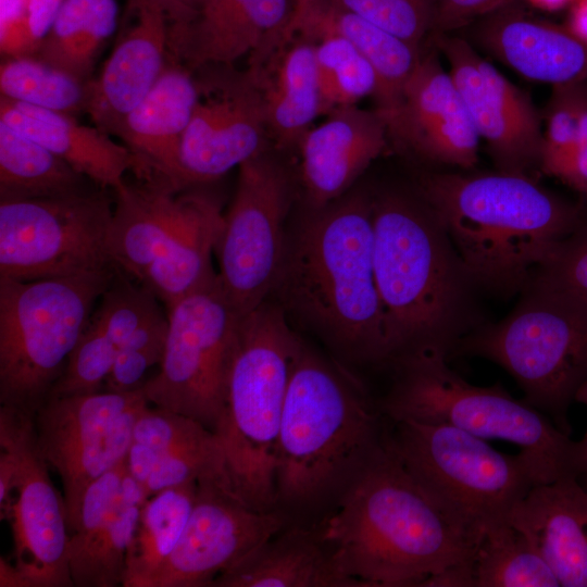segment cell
Wrapping results in <instances>:
<instances>
[{"instance_id":"1","label":"cell","mask_w":587,"mask_h":587,"mask_svg":"<svg viewBox=\"0 0 587 587\" xmlns=\"http://www.w3.org/2000/svg\"><path fill=\"white\" fill-rule=\"evenodd\" d=\"M373 255L386 365L417 354L448 359L486 322L476 298L479 288L416 188L373 195Z\"/></svg>"},{"instance_id":"2","label":"cell","mask_w":587,"mask_h":587,"mask_svg":"<svg viewBox=\"0 0 587 587\" xmlns=\"http://www.w3.org/2000/svg\"><path fill=\"white\" fill-rule=\"evenodd\" d=\"M271 296L288 317L346 359L386 365L385 317L374 271L373 195L349 190L325 207L309 209L287 233Z\"/></svg>"},{"instance_id":"3","label":"cell","mask_w":587,"mask_h":587,"mask_svg":"<svg viewBox=\"0 0 587 587\" xmlns=\"http://www.w3.org/2000/svg\"><path fill=\"white\" fill-rule=\"evenodd\" d=\"M417 191L441 221L479 289L521 294L551 250L587 225V198L572 200L511 173H423Z\"/></svg>"},{"instance_id":"4","label":"cell","mask_w":587,"mask_h":587,"mask_svg":"<svg viewBox=\"0 0 587 587\" xmlns=\"http://www.w3.org/2000/svg\"><path fill=\"white\" fill-rule=\"evenodd\" d=\"M320 525L341 570L364 587L422 586L472 560L479 542L414 482L386 433L335 512Z\"/></svg>"},{"instance_id":"5","label":"cell","mask_w":587,"mask_h":587,"mask_svg":"<svg viewBox=\"0 0 587 587\" xmlns=\"http://www.w3.org/2000/svg\"><path fill=\"white\" fill-rule=\"evenodd\" d=\"M383 417L360 387L302 340L277 438L276 510L338 501L382 445Z\"/></svg>"},{"instance_id":"6","label":"cell","mask_w":587,"mask_h":587,"mask_svg":"<svg viewBox=\"0 0 587 587\" xmlns=\"http://www.w3.org/2000/svg\"><path fill=\"white\" fill-rule=\"evenodd\" d=\"M301 342L285 311L270 298L239 324L214 434L234 494L257 511L276 510L277 438Z\"/></svg>"},{"instance_id":"7","label":"cell","mask_w":587,"mask_h":587,"mask_svg":"<svg viewBox=\"0 0 587 587\" xmlns=\"http://www.w3.org/2000/svg\"><path fill=\"white\" fill-rule=\"evenodd\" d=\"M447 360L440 354H417L391 363L395 376L378 404L384 417L447 424L486 440L513 444L533 464L539 484L579 479L584 469L579 441L500 385L470 384Z\"/></svg>"},{"instance_id":"8","label":"cell","mask_w":587,"mask_h":587,"mask_svg":"<svg viewBox=\"0 0 587 587\" xmlns=\"http://www.w3.org/2000/svg\"><path fill=\"white\" fill-rule=\"evenodd\" d=\"M501 321L464 336L451 355L487 359L504 369L524 400L566 435L571 403L587 380V301L575 292L530 279Z\"/></svg>"},{"instance_id":"9","label":"cell","mask_w":587,"mask_h":587,"mask_svg":"<svg viewBox=\"0 0 587 587\" xmlns=\"http://www.w3.org/2000/svg\"><path fill=\"white\" fill-rule=\"evenodd\" d=\"M116 272L0 277V405L35 416L63 374Z\"/></svg>"},{"instance_id":"10","label":"cell","mask_w":587,"mask_h":587,"mask_svg":"<svg viewBox=\"0 0 587 587\" xmlns=\"http://www.w3.org/2000/svg\"><path fill=\"white\" fill-rule=\"evenodd\" d=\"M386 440L429 499L478 540L539 484L524 453H502L451 425L397 421Z\"/></svg>"},{"instance_id":"11","label":"cell","mask_w":587,"mask_h":587,"mask_svg":"<svg viewBox=\"0 0 587 587\" xmlns=\"http://www.w3.org/2000/svg\"><path fill=\"white\" fill-rule=\"evenodd\" d=\"M168 329L159 372L141 387L150 404L191 417L215 432L242 316L218 276L167 308Z\"/></svg>"},{"instance_id":"12","label":"cell","mask_w":587,"mask_h":587,"mask_svg":"<svg viewBox=\"0 0 587 587\" xmlns=\"http://www.w3.org/2000/svg\"><path fill=\"white\" fill-rule=\"evenodd\" d=\"M105 190L0 201V277L35 280L114 266L108 252L114 200Z\"/></svg>"},{"instance_id":"13","label":"cell","mask_w":587,"mask_h":587,"mask_svg":"<svg viewBox=\"0 0 587 587\" xmlns=\"http://www.w3.org/2000/svg\"><path fill=\"white\" fill-rule=\"evenodd\" d=\"M291 197L290 173L268 149L239 166L214 253L221 285L240 316L271 296L285 250Z\"/></svg>"},{"instance_id":"14","label":"cell","mask_w":587,"mask_h":587,"mask_svg":"<svg viewBox=\"0 0 587 587\" xmlns=\"http://www.w3.org/2000/svg\"><path fill=\"white\" fill-rule=\"evenodd\" d=\"M150 403L142 389L49 397L34 416L39 450L59 475L68 532L87 487L125 461L138 415Z\"/></svg>"},{"instance_id":"15","label":"cell","mask_w":587,"mask_h":587,"mask_svg":"<svg viewBox=\"0 0 587 587\" xmlns=\"http://www.w3.org/2000/svg\"><path fill=\"white\" fill-rule=\"evenodd\" d=\"M0 448L16 462L11 496L0 507L11 526L13 564L30 587H73L64 499L39 450L34 417L0 405Z\"/></svg>"},{"instance_id":"16","label":"cell","mask_w":587,"mask_h":587,"mask_svg":"<svg viewBox=\"0 0 587 587\" xmlns=\"http://www.w3.org/2000/svg\"><path fill=\"white\" fill-rule=\"evenodd\" d=\"M198 99L186 129L180 167L186 189L212 183L267 149L261 91L234 66L195 71Z\"/></svg>"},{"instance_id":"17","label":"cell","mask_w":587,"mask_h":587,"mask_svg":"<svg viewBox=\"0 0 587 587\" xmlns=\"http://www.w3.org/2000/svg\"><path fill=\"white\" fill-rule=\"evenodd\" d=\"M428 39L449 63V72L498 171L533 177L540 171L544 133L529 97L482 58L467 39L451 33H432Z\"/></svg>"},{"instance_id":"18","label":"cell","mask_w":587,"mask_h":587,"mask_svg":"<svg viewBox=\"0 0 587 587\" xmlns=\"http://www.w3.org/2000/svg\"><path fill=\"white\" fill-rule=\"evenodd\" d=\"M284 527V513L257 511L223 484L200 482L177 545L147 587H211L218 575Z\"/></svg>"},{"instance_id":"19","label":"cell","mask_w":587,"mask_h":587,"mask_svg":"<svg viewBox=\"0 0 587 587\" xmlns=\"http://www.w3.org/2000/svg\"><path fill=\"white\" fill-rule=\"evenodd\" d=\"M295 0H196L190 15L168 25V59L195 72L262 64L288 36Z\"/></svg>"},{"instance_id":"20","label":"cell","mask_w":587,"mask_h":587,"mask_svg":"<svg viewBox=\"0 0 587 587\" xmlns=\"http://www.w3.org/2000/svg\"><path fill=\"white\" fill-rule=\"evenodd\" d=\"M430 43L433 49L423 50L400 105L386 117L389 136L425 161L469 170L478 161L480 137Z\"/></svg>"},{"instance_id":"21","label":"cell","mask_w":587,"mask_h":587,"mask_svg":"<svg viewBox=\"0 0 587 587\" xmlns=\"http://www.w3.org/2000/svg\"><path fill=\"white\" fill-rule=\"evenodd\" d=\"M148 499L125 461L87 487L68 539L74 586H123L127 549Z\"/></svg>"},{"instance_id":"22","label":"cell","mask_w":587,"mask_h":587,"mask_svg":"<svg viewBox=\"0 0 587 587\" xmlns=\"http://www.w3.org/2000/svg\"><path fill=\"white\" fill-rule=\"evenodd\" d=\"M389 136L385 113L357 105L333 110L298 142L300 174L309 209L347 193L384 151Z\"/></svg>"},{"instance_id":"23","label":"cell","mask_w":587,"mask_h":587,"mask_svg":"<svg viewBox=\"0 0 587 587\" xmlns=\"http://www.w3.org/2000/svg\"><path fill=\"white\" fill-rule=\"evenodd\" d=\"M523 4L515 0L465 27L472 43L532 80L552 86L587 82V42Z\"/></svg>"},{"instance_id":"24","label":"cell","mask_w":587,"mask_h":587,"mask_svg":"<svg viewBox=\"0 0 587 587\" xmlns=\"http://www.w3.org/2000/svg\"><path fill=\"white\" fill-rule=\"evenodd\" d=\"M197 99L195 72L168 59L154 87L113 133L134 157L136 179L186 189L180 149Z\"/></svg>"},{"instance_id":"25","label":"cell","mask_w":587,"mask_h":587,"mask_svg":"<svg viewBox=\"0 0 587 587\" xmlns=\"http://www.w3.org/2000/svg\"><path fill=\"white\" fill-rule=\"evenodd\" d=\"M134 23L122 33L100 73L90 79L87 114L93 125L113 133L151 91L168 63L165 14L141 0H129Z\"/></svg>"},{"instance_id":"26","label":"cell","mask_w":587,"mask_h":587,"mask_svg":"<svg viewBox=\"0 0 587 587\" xmlns=\"http://www.w3.org/2000/svg\"><path fill=\"white\" fill-rule=\"evenodd\" d=\"M560 587H587V488L575 477L534 485L511 510Z\"/></svg>"},{"instance_id":"27","label":"cell","mask_w":587,"mask_h":587,"mask_svg":"<svg viewBox=\"0 0 587 587\" xmlns=\"http://www.w3.org/2000/svg\"><path fill=\"white\" fill-rule=\"evenodd\" d=\"M158 309L146 287L116 268L49 397L101 390L122 347Z\"/></svg>"},{"instance_id":"28","label":"cell","mask_w":587,"mask_h":587,"mask_svg":"<svg viewBox=\"0 0 587 587\" xmlns=\"http://www.w3.org/2000/svg\"><path fill=\"white\" fill-rule=\"evenodd\" d=\"M211 587H364L346 574L321 525L290 526L248 552Z\"/></svg>"},{"instance_id":"29","label":"cell","mask_w":587,"mask_h":587,"mask_svg":"<svg viewBox=\"0 0 587 587\" xmlns=\"http://www.w3.org/2000/svg\"><path fill=\"white\" fill-rule=\"evenodd\" d=\"M191 189L136 179L114 190L108 252L113 265L139 282L162 254L188 208Z\"/></svg>"},{"instance_id":"30","label":"cell","mask_w":587,"mask_h":587,"mask_svg":"<svg viewBox=\"0 0 587 587\" xmlns=\"http://www.w3.org/2000/svg\"><path fill=\"white\" fill-rule=\"evenodd\" d=\"M0 122L45 146L75 171L103 189L116 190L135 160L123 143L75 116L0 96Z\"/></svg>"},{"instance_id":"31","label":"cell","mask_w":587,"mask_h":587,"mask_svg":"<svg viewBox=\"0 0 587 587\" xmlns=\"http://www.w3.org/2000/svg\"><path fill=\"white\" fill-rule=\"evenodd\" d=\"M248 74L259 87L270 136L280 149L297 146L323 114L315 41L290 34Z\"/></svg>"},{"instance_id":"32","label":"cell","mask_w":587,"mask_h":587,"mask_svg":"<svg viewBox=\"0 0 587 587\" xmlns=\"http://www.w3.org/2000/svg\"><path fill=\"white\" fill-rule=\"evenodd\" d=\"M290 34L311 40L324 35L347 39L375 70L378 77L375 99L386 117L400 105L404 87L424 50L327 0H307L297 4Z\"/></svg>"},{"instance_id":"33","label":"cell","mask_w":587,"mask_h":587,"mask_svg":"<svg viewBox=\"0 0 587 587\" xmlns=\"http://www.w3.org/2000/svg\"><path fill=\"white\" fill-rule=\"evenodd\" d=\"M191 189L186 213L162 254L138 282L166 309L217 276L212 265L224 213L210 193Z\"/></svg>"},{"instance_id":"34","label":"cell","mask_w":587,"mask_h":587,"mask_svg":"<svg viewBox=\"0 0 587 587\" xmlns=\"http://www.w3.org/2000/svg\"><path fill=\"white\" fill-rule=\"evenodd\" d=\"M88 183L45 146L0 122V201L77 193L90 189Z\"/></svg>"},{"instance_id":"35","label":"cell","mask_w":587,"mask_h":587,"mask_svg":"<svg viewBox=\"0 0 587 587\" xmlns=\"http://www.w3.org/2000/svg\"><path fill=\"white\" fill-rule=\"evenodd\" d=\"M198 485L171 487L146 501L127 549L123 587H147L165 563L189 519Z\"/></svg>"},{"instance_id":"36","label":"cell","mask_w":587,"mask_h":587,"mask_svg":"<svg viewBox=\"0 0 587 587\" xmlns=\"http://www.w3.org/2000/svg\"><path fill=\"white\" fill-rule=\"evenodd\" d=\"M117 17L116 0H64L34 55L90 79L101 48L116 28Z\"/></svg>"},{"instance_id":"37","label":"cell","mask_w":587,"mask_h":587,"mask_svg":"<svg viewBox=\"0 0 587 587\" xmlns=\"http://www.w3.org/2000/svg\"><path fill=\"white\" fill-rule=\"evenodd\" d=\"M475 587H560L528 538L508 521L487 528L473 557Z\"/></svg>"},{"instance_id":"38","label":"cell","mask_w":587,"mask_h":587,"mask_svg":"<svg viewBox=\"0 0 587 587\" xmlns=\"http://www.w3.org/2000/svg\"><path fill=\"white\" fill-rule=\"evenodd\" d=\"M90 79L79 78L34 54L2 57L0 65L2 97L73 116L87 113Z\"/></svg>"},{"instance_id":"39","label":"cell","mask_w":587,"mask_h":587,"mask_svg":"<svg viewBox=\"0 0 587 587\" xmlns=\"http://www.w3.org/2000/svg\"><path fill=\"white\" fill-rule=\"evenodd\" d=\"M323 114L355 105L378 90V77L371 63L344 37L324 35L315 39Z\"/></svg>"},{"instance_id":"40","label":"cell","mask_w":587,"mask_h":587,"mask_svg":"<svg viewBox=\"0 0 587 587\" xmlns=\"http://www.w3.org/2000/svg\"><path fill=\"white\" fill-rule=\"evenodd\" d=\"M587 82L552 86L547 105L540 171L558 178L576 143Z\"/></svg>"},{"instance_id":"41","label":"cell","mask_w":587,"mask_h":587,"mask_svg":"<svg viewBox=\"0 0 587 587\" xmlns=\"http://www.w3.org/2000/svg\"><path fill=\"white\" fill-rule=\"evenodd\" d=\"M168 329L167 316L160 309L141 323L120 350L103 389L117 392L140 389L149 369L160 364Z\"/></svg>"},{"instance_id":"42","label":"cell","mask_w":587,"mask_h":587,"mask_svg":"<svg viewBox=\"0 0 587 587\" xmlns=\"http://www.w3.org/2000/svg\"><path fill=\"white\" fill-rule=\"evenodd\" d=\"M384 30L424 48L434 29L435 0H327Z\"/></svg>"},{"instance_id":"43","label":"cell","mask_w":587,"mask_h":587,"mask_svg":"<svg viewBox=\"0 0 587 587\" xmlns=\"http://www.w3.org/2000/svg\"><path fill=\"white\" fill-rule=\"evenodd\" d=\"M530 279L566 288L587 301V225L559 242Z\"/></svg>"},{"instance_id":"44","label":"cell","mask_w":587,"mask_h":587,"mask_svg":"<svg viewBox=\"0 0 587 587\" xmlns=\"http://www.w3.org/2000/svg\"><path fill=\"white\" fill-rule=\"evenodd\" d=\"M64 0H24L18 32L2 57L34 54L49 33Z\"/></svg>"},{"instance_id":"45","label":"cell","mask_w":587,"mask_h":587,"mask_svg":"<svg viewBox=\"0 0 587 587\" xmlns=\"http://www.w3.org/2000/svg\"><path fill=\"white\" fill-rule=\"evenodd\" d=\"M515 0H435L432 33H452Z\"/></svg>"},{"instance_id":"46","label":"cell","mask_w":587,"mask_h":587,"mask_svg":"<svg viewBox=\"0 0 587 587\" xmlns=\"http://www.w3.org/2000/svg\"><path fill=\"white\" fill-rule=\"evenodd\" d=\"M558 179L587 198V100L584 104L578 137Z\"/></svg>"},{"instance_id":"47","label":"cell","mask_w":587,"mask_h":587,"mask_svg":"<svg viewBox=\"0 0 587 587\" xmlns=\"http://www.w3.org/2000/svg\"><path fill=\"white\" fill-rule=\"evenodd\" d=\"M159 8L168 25L184 22L191 13L196 0H141Z\"/></svg>"},{"instance_id":"48","label":"cell","mask_w":587,"mask_h":587,"mask_svg":"<svg viewBox=\"0 0 587 587\" xmlns=\"http://www.w3.org/2000/svg\"><path fill=\"white\" fill-rule=\"evenodd\" d=\"M570 7L564 26L587 42V0H575Z\"/></svg>"},{"instance_id":"49","label":"cell","mask_w":587,"mask_h":587,"mask_svg":"<svg viewBox=\"0 0 587 587\" xmlns=\"http://www.w3.org/2000/svg\"><path fill=\"white\" fill-rule=\"evenodd\" d=\"M0 587H30L26 577L13 562L3 557L0 558Z\"/></svg>"},{"instance_id":"50","label":"cell","mask_w":587,"mask_h":587,"mask_svg":"<svg viewBox=\"0 0 587 587\" xmlns=\"http://www.w3.org/2000/svg\"><path fill=\"white\" fill-rule=\"evenodd\" d=\"M575 401L583 403L587 407V380L580 386L575 396ZM583 452V474L579 477V482L587 488V433L584 438L579 440Z\"/></svg>"},{"instance_id":"51","label":"cell","mask_w":587,"mask_h":587,"mask_svg":"<svg viewBox=\"0 0 587 587\" xmlns=\"http://www.w3.org/2000/svg\"><path fill=\"white\" fill-rule=\"evenodd\" d=\"M530 7L545 11L560 10L566 5H571L575 0H522Z\"/></svg>"},{"instance_id":"52","label":"cell","mask_w":587,"mask_h":587,"mask_svg":"<svg viewBox=\"0 0 587 587\" xmlns=\"http://www.w3.org/2000/svg\"><path fill=\"white\" fill-rule=\"evenodd\" d=\"M304 1H307V0H295V3H296V5H297V4H299V3H301V2H304Z\"/></svg>"}]
</instances>
